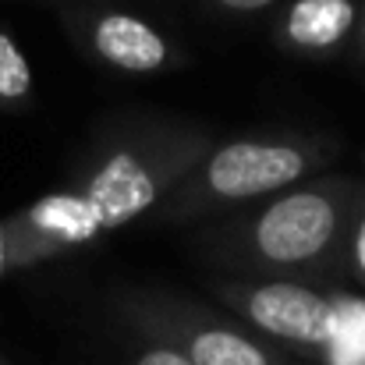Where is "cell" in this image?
<instances>
[{
	"label": "cell",
	"instance_id": "cell-1",
	"mask_svg": "<svg viewBox=\"0 0 365 365\" xmlns=\"http://www.w3.org/2000/svg\"><path fill=\"white\" fill-rule=\"evenodd\" d=\"M156 199V178L153 170L135 160L131 153L114 156L82 195L75 199H50L39 210V220L50 224L53 231H61L64 238H93L100 231L121 227L128 220H135L138 213H145Z\"/></svg>",
	"mask_w": 365,
	"mask_h": 365
},
{
	"label": "cell",
	"instance_id": "cell-2",
	"mask_svg": "<svg viewBox=\"0 0 365 365\" xmlns=\"http://www.w3.org/2000/svg\"><path fill=\"white\" fill-rule=\"evenodd\" d=\"M341 224L344 195L337 188H302L259 213L252 224V245L273 266H305L330 252Z\"/></svg>",
	"mask_w": 365,
	"mask_h": 365
},
{
	"label": "cell",
	"instance_id": "cell-3",
	"mask_svg": "<svg viewBox=\"0 0 365 365\" xmlns=\"http://www.w3.org/2000/svg\"><path fill=\"white\" fill-rule=\"evenodd\" d=\"M309 170V160L294 145L280 142H231L213 153L206 185L220 199H255L266 192L291 188Z\"/></svg>",
	"mask_w": 365,
	"mask_h": 365
},
{
	"label": "cell",
	"instance_id": "cell-4",
	"mask_svg": "<svg viewBox=\"0 0 365 365\" xmlns=\"http://www.w3.org/2000/svg\"><path fill=\"white\" fill-rule=\"evenodd\" d=\"M245 309L259 330H266L280 341L327 348L341 334L337 305L302 284H262V287L248 291Z\"/></svg>",
	"mask_w": 365,
	"mask_h": 365
},
{
	"label": "cell",
	"instance_id": "cell-5",
	"mask_svg": "<svg viewBox=\"0 0 365 365\" xmlns=\"http://www.w3.org/2000/svg\"><path fill=\"white\" fill-rule=\"evenodd\" d=\"M93 43H96V53L121 71H156L167 64V53H170L163 36L131 14L100 18Z\"/></svg>",
	"mask_w": 365,
	"mask_h": 365
},
{
	"label": "cell",
	"instance_id": "cell-6",
	"mask_svg": "<svg viewBox=\"0 0 365 365\" xmlns=\"http://www.w3.org/2000/svg\"><path fill=\"white\" fill-rule=\"evenodd\" d=\"M355 25V0H298L284 18V36L305 50L341 43Z\"/></svg>",
	"mask_w": 365,
	"mask_h": 365
},
{
	"label": "cell",
	"instance_id": "cell-7",
	"mask_svg": "<svg viewBox=\"0 0 365 365\" xmlns=\"http://www.w3.org/2000/svg\"><path fill=\"white\" fill-rule=\"evenodd\" d=\"M188 359H192V365H269L262 348H255L252 341H245L242 334H231V330L195 334Z\"/></svg>",
	"mask_w": 365,
	"mask_h": 365
},
{
	"label": "cell",
	"instance_id": "cell-8",
	"mask_svg": "<svg viewBox=\"0 0 365 365\" xmlns=\"http://www.w3.org/2000/svg\"><path fill=\"white\" fill-rule=\"evenodd\" d=\"M32 89V71L11 36L0 32V100H21Z\"/></svg>",
	"mask_w": 365,
	"mask_h": 365
},
{
	"label": "cell",
	"instance_id": "cell-9",
	"mask_svg": "<svg viewBox=\"0 0 365 365\" xmlns=\"http://www.w3.org/2000/svg\"><path fill=\"white\" fill-rule=\"evenodd\" d=\"M351 273L365 284V206L355 217V227H351Z\"/></svg>",
	"mask_w": 365,
	"mask_h": 365
},
{
	"label": "cell",
	"instance_id": "cell-10",
	"mask_svg": "<svg viewBox=\"0 0 365 365\" xmlns=\"http://www.w3.org/2000/svg\"><path fill=\"white\" fill-rule=\"evenodd\" d=\"M135 365H192V359L181 355V351H170V348H153V351H145Z\"/></svg>",
	"mask_w": 365,
	"mask_h": 365
},
{
	"label": "cell",
	"instance_id": "cell-11",
	"mask_svg": "<svg viewBox=\"0 0 365 365\" xmlns=\"http://www.w3.org/2000/svg\"><path fill=\"white\" fill-rule=\"evenodd\" d=\"M220 4L231 11H259V7H269L273 0H220Z\"/></svg>",
	"mask_w": 365,
	"mask_h": 365
},
{
	"label": "cell",
	"instance_id": "cell-12",
	"mask_svg": "<svg viewBox=\"0 0 365 365\" xmlns=\"http://www.w3.org/2000/svg\"><path fill=\"white\" fill-rule=\"evenodd\" d=\"M0 269H4V245H0Z\"/></svg>",
	"mask_w": 365,
	"mask_h": 365
},
{
	"label": "cell",
	"instance_id": "cell-13",
	"mask_svg": "<svg viewBox=\"0 0 365 365\" xmlns=\"http://www.w3.org/2000/svg\"><path fill=\"white\" fill-rule=\"evenodd\" d=\"M362 36H365V29H362Z\"/></svg>",
	"mask_w": 365,
	"mask_h": 365
}]
</instances>
